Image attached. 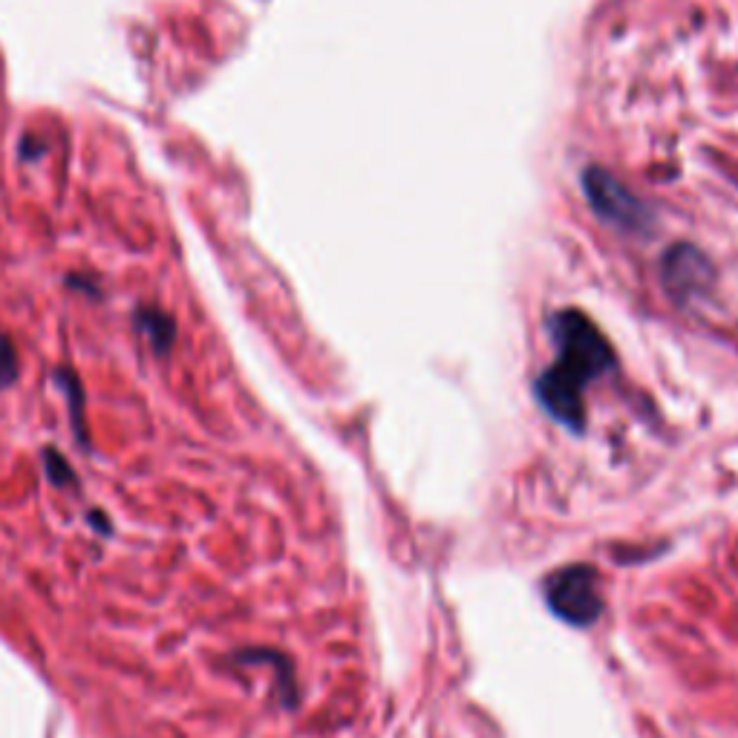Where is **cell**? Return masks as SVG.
Here are the masks:
<instances>
[{
    "label": "cell",
    "mask_w": 738,
    "mask_h": 738,
    "mask_svg": "<svg viewBox=\"0 0 738 738\" xmlns=\"http://www.w3.org/2000/svg\"><path fill=\"white\" fill-rule=\"evenodd\" d=\"M552 338L557 361L540 375L536 398L560 424L580 430L586 419L583 389L612 366V347L577 309L560 311L552 320Z\"/></svg>",
    "instance_id": "cell-1"
},
{
    "label": "cell",
    "mask_w": 738,
    "mask_h": 738,
    "mask_svg": "<svg viewBox=\"0 0 738 738\" xmlns=\"http://www.w3.org/2000/svg\"><path fill=\"white\" fill-rule=\"evenodd\" d=\"M545 600L560 621L568 626L586 629L603 614V598H600V571L586 563L557 568L545 577Z\"/></svg>",
    "instance_id": "cell-2"
},
{
    "label": "cell",
    "mask_w": 738,
    "mask_h": 738,
    "mask_svg": "<svg viewBox=\"0 0 738 738\" xmlns=\"http://www.w3.org/2000/svg\"><path fill=\"white\" fill-rule=\"evenodd\" d=\"M136 327L148 338L156 355L171 352L173 341H177V320L168 311L156 309V306H141V309H136Z\"/></svg>",
    "instance_id": "cell-3"
},
{
    "label": "cell",
    "mask_w": 738,
    "mask_h": 738,
    "mask_svg": "<svg viewBox=\"0 0 738 738\" xmlns=\"http://www.w3.org/2000/svg\"><path fill=\"white\" fill-rule=\"evenodd\" d=\"M44 467H47V479L55 485V488L76 485V474H72L70 462L55 451V447H47V453H44Z\"/></svg>",
    "instance_id": "cell-4"
},
{
    "label": "cell",
    "mask_w": 738,
    "mask_h": 738,
    "mask_svg": "<svg viewBox=\"0 0 738 738\" xmlns=\"http://www.w3.org/2000/svg\"><path fill=\"white\" fill-rule=\"evenodd\" d=\"M58 384H61L64 393H67V398H70L72 419H76L78 439L84 442V430H81V401H84V398H81V387H78L76 373H72V370H67V366H64V370H58Z\"/></svg>",
    "instance_id": "cell-5"
},
{
    "label": "cell",
    "mask_w": 738,
    "mask_h": 738,
    "mask_svg": "<svg viewBox=\"0 0 738 738\" xmlns=\"http://www.w3.org/2000/svg\"><path fill=\"white\" fill-rule=\"evenodd\" d=\"M15 375H18L15 350H12V343H9L7 338H0V389L15 382Z\"/></svg>",
    "instance_id": "cell-6"
},
{
    "label": "cell",
    "mask_w": 738,
    "mask_h": 738,
    "mask_svg": "<svg viewBox=\"0 0 738 738\" xmlns=\"http://www.w3.org/2000/svg\"><path fill=\"white\" fill-rule=\"evenodd\" d=\"M67 286L76 288V292H87V295H99V283L93 277H78V274H70L67 277Z\"/></svg>",
    "instance_id": "cell-7"
}]
</instances>
